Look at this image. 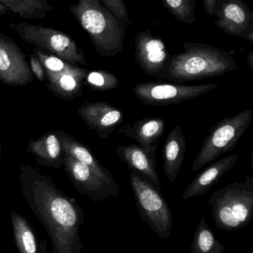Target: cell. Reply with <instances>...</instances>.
Instances as JSON below:
<instances>
[{"label":"cell","instance_id":"1","mask_svg":"<svg viewBox=\"0 0 253 253\" xmlns=\"http://www.w3.org/2000/svg\"><path fill=\"white\" fill-rule=\"evenodd\" d=\"M19 168L22 196L47 232L52 253H80L83 245L80 227L85 223L83 209L75 199L58 189L51 178L30 165ZM46 248V240L40 242L39 253H48Z\"/></svg>","mask_w":253,"mask_h":253},{"label":"cell","instance_id":"2","mask_svg":"<svg viewBox=\"0 0 253 253\" xmlns=\"http://www.w3.org/2000/svg\"><path fill=\"white\" fill-rule=\"evenodd\" d=\"M184 50L171 56L160 79L178 84L215 77L237 68L232 54L219 47L202 43L185 42Z\"/></svg>","mask_w":253,"mask_h":253},{"label":"cell","instance_id":"3","mask_svg":"<svg viewBox=\"0 0 253 253\" xmlns=\"http://www.w3.org/2000/svg\"><path fill=\"white\" fill-rule=\"evenodd\" d=\"M69 11L87 32L95 51L113 57L123 50L126 27L101 0H78Z\"/></svg>","mask_w":253,"mask_h":253},{"label":"cell","instance_id":"4","mask_svg":"<svg viewBox=\"0 0 253 253\" xmlns=\"http://www.w3.org/2000/svg\"><path fill=\"white\" fill-rule=\"evenodd\" d=\"M215 226L231 232L246 227L253 217V178L227 184L209 197Z\"/></svg>","mask_w":253,"mask_h":253},{"label":"cell","instance_id":"5","mask_svg":"<svg viewBox=\"0 0 253 253\" xmlns=\"http://www.w3.org/2000/svg\"><path fill=\"white\" fill-rule=\"evenodd\" d=\"M253 120V110L247 109L223 119L212 126L203 140L192 171L196 172L237 145Z\"/></svg>","mask_w":253,"mask_h":253},{"label":"cell","instance_id":"6","mask_svg":"<svg viewBox=\"0 0 253 253\" xmlns=\"http://www.w3.org/2000/svg\"><path fill=\"white\" fill-rule=\"evenodd\" d=\"M130 184L138 213L143 221L159 237L167 239L172 233L173 218L161 191L133 169L130 174Z\"/></svg>","mask_w":253,"mask_h":253},{"label":"cell","instance_id":"7","mask_svg":"<svg viewBox=\"0 0 253 253\" xmlns=\"http://www.w3.org/2000/svg\"><path fill=\"white\" fill-rule=\"evenodd\" d=\"M8 27L28 44L45 49L71 65H87L83 50L68 34L28 22L9 23Z\"/></svg>","mask_w":253,"mask_h":253},{"label":"cell","instance_id":"8","mask_svg":"<svg viewBox=\"0 0 253 253\" xmlns=\"http://www.w3.org/2000/svg\"><path fill=\"white\" fill-rule=\"evenodd\" d=\"M218 87L217 83L187 85L168 83H140L134 87L138 100L151 106H166L182 103L200 97Z\"/></svg>","mask_w":253,"mask_h":253},{"label":"cell","instance_id":"9","mask_svg":"<svg viewBox=\"0 0 253 253\" xmlns=\"http://www.w3.org/2000/svg\"><path fill=\"white\" fill-rule=\"evenodd\" d=\"M215 25L226 34L253 43V13L243 0H218Z\"/></svg>","mask_w":253,"mask_h":253},{"label":"cell","instance_id":"10","mask_svg":"<svg viewBox=\"0 0 253 253\" xmlns=\"http://www.w3.org/2000/svg\"><path fill=\"white\" fill-rule=\"evenodd\" d=\"M135 58L147 75L160 78L170 62L166 44L150 30L141 31L135 38Z\"/></svg>","mask_w":253,"mask_h":253},{"label":"cell","instance_id":"11","mask_svg":"<svg viewBox=\"0 0 253 253\" xmlns=\"http://www.w3.org/2000/svg\"><path fill=\"white\" fill-rule=\"evenodd\" d=\"M65 171L80 194L95 202L109 197L119 198L118 189L114 188L97 175L92 169L69 155L64 159Z\"/></svg>","mask_w":253,"mask_h":253},{"label":"cell","instance_id":"12","mask_svg":"<svg viewBox=\"0 0 253 253\" xmlns=\"http://www.w3.org/2000/svg\"><path fill=\"white\" fill-rule=\"evenodd\" d=\"M34 76L25 55L14 40L0 32V80L10 86L27 85Z\"/></svg>","mask_w":253,"mask_h":253},{"label":"cell","instance_id":"13","mask_svg":"<svg viewBox=\"0 0 253 253\" xmlns=\"http://www.w3.org/2000/svg\"><path fill=\"white\" fill-rule=\"evenodd\" d=\"M77 114L83 123L102 139L108 138L117 126L124 123V114L108 102H89L82 105Z\"/></svg>","mask_w":253,"mask_h":253},{"label":"cell","instance_id":"14","mask_svg":"<svg viewBox=\"0 0 253 253\" xmlns=\"http://www.w3.org/2000/svg\"><path fill=\"white\" fill-rule=\"evenodd\" d=\"M157 144L151 147H144L135 144L120 145L115 149L119 157L130 169L137 171L149 182L161 191L160 178L156 165Z\"/></svg>","mask_w":253,"mask_h":253},{"label":"cell","instance_id":"15","mask_svg":"<svg viewBox=\"0 0 253 253\" xmlns=\"http://www.w3.org/2000/svg\"><path fill=\"white\" fill-rule=\"evenodd\" d=\"M238 154L226 156L214 162L194 178L182 195L184 200L203 196L218 184L226 172L231 169L239 161Z\"/></svg>","mask_w":253,"mask_h":253},{"label":"cell","instance_id":"16","mask_svg":"<svg viewBox=\"0 0 253 253\" xmlns=\"http://www.w3.org/2000/svg\"><path fill=\"white\" fill-rule=\"evenodd\" d=\"M56 132L65 154L69 155L71 157L74 158L87 166L97 175L108 183L111 187L120 190L119 184L114 179L110 171L100 163L99 161L96 159L89 149L62 129Z\"/></svg>","mask_w":253,"mask_h":253},{"label":"cell","instance_id":"17","mask_svg":"<svg viewBox=\"0 0 253 253\" xmlns=\"http://www.w3.org/2000/svg\"><path fill=\"white\" fill-rule=\"evenodd\" d=\"M40 165L49 168L63 166L65 153L56 131H49L37 139L31 140L27 147Z\"/></svg>","mask_w":253,"mask_h":253},{"label":"cell","instance_id":"18","mask_svg":"<svg viewBox=\"0 0 253 253\" xmlns=\"http://www.w3.org/2000/svg\"><path fill=\"white\" fill-rule=\"evenodd\" d=\"M187 141L179 126L169 132L163 149V170L169 183H175L185 157Z\"/></svg>","mask_w":253,"mask_h":253},{"label":"cell","instance_id":"19","mask_svg":"<svg viewBox=\"0 0 253 253\" xmlns=\"http://www.w3.org/2000/svg\"><path fill=\"white\" fill-rule=\"evenodd\" d=\"M87 73L86 68L79 66L72 71L65 72L46 73L47 87L56 96L65 100H73L83 95V83Z\"/></svg>","mask_w":253,"mask_h":253},{"label":"cell","instance_id":"20","mask_svg":"<svg viewBox=\"0 0 253 253\" xmlns=\"http://www.w3.org/2000/svg\"><path fill=\"white\" fill-rule=\"evenodd\" d=\"M166 129V123L163 119L144 118L134 124L125 125L118 132L138 141L140 146L151 147L157 144Z\"/></svg>","mask_w":253,"mask_h":253},{"label":"cell","instance_id":"21","mask_svg":"<svg viewBox=\"0 0 253 253\" xmlns=\"http://www.w3.org/2000/svg\"><path fill=\"white\" fill-rule=\"evenodd\" d=\"M13 238L19 253H39L38 238L32 224L19 212H10Z\"/></svg>","mask_w":253,"mask_h":253},{"label":"cell","instance_id":"22","mask_svg":"<svg viewBox=\"0 0 253 253\" xmlns=\"http://www.w3.org/2000/svg\"><path fill=\"white\" fill-rule=\"evenodd\" d=\"M9 10L24 19H43L53 7L49 0H0Z\"/></svg>","mask_w":253,"mask_h":253},{"label":"cell","instance_id":"23","mask_svg":"<svg viewBox=\"0 0 253 253\" xmlns=\"http://www.w3.org/2000/svg\"><path fill=\"white\" fill-rule=\"evenodd\" d=\"M226 248L218 240L212 229L202 217L195 232L191 253H223Z\"/></svg>","mask_w":253,"mask_h":253},{"label":"cell","instance_id":"24","mask_svg":"<svg viewBox=\"0 0 253 253\" xmlns=\"http://www.w3.org/2000/svg\"><path fill=\"white\" fill-rule=\"evenodd\" d=\"M165 8L178 20L192 25L196 22V0H162Z\"/></svg>","mask_w":253,"mask_h":253},{"label":"cell","instance_id":"25","mask_svg":"<svg viewBox=\"0 0 253 253\" xmlns=\"http://www.w3.org/2000/svg\"><path fill=\"white\" fill-rule=\"evenodd\" d=\"M86 81L89 88L98 91L113 90L119 84V79L116 76L112 73L102 70L87 73Z\"/></svg>","mask_w":253,"mask_h":253},{"label":"cell","instance_id":"26","mask_svg":"<svg viewBox=\"0 0 253 253\" xmlns=\"http://www.w3.org/2000/svg\"><path fill=\"white\" fill-rule=\"evenodd\" d=\"M34 55L39 59L46 73L56 74L65 72L72 71L77 67V65H71L54 55L47 54L39 49H34Z\"/></svg>","mask_w":253,"mask_h":253},{"label":"cell","instance_id":"27","mask_svg":"<svg viewBox=\"0 0 253 253\" xmlns=\"http://www.w3.org/2000/svg\"><path fill=\"white\" fill-rule=\"evenodd\" d=\"M104 6L107 7L116 17L123 22L126 28L130 26L129 10L126 8L124 0H101Z\"/></svg>","mask_w":253,"mask_h":253},{"label":"cell","instance_id":"28","mask_svg":"<svg viewBox=\"0 0 253 253\" xmlns=\"http://www.w3.org/2000/svg\"><path fill=\"white\" fill-rule=\"evenodd\" d=\"M31 70L32 74L37 77L39 81H45L46 72H45L44 68L39 59L34 55L31 56Z\"/></svg>","mask_w":253,"mask_h":253},{"label":"cell","instance_id":"29","mask_svg":"<svg viewBox=\"0 0 253 253\" xmlns=\"http://www.w3.org/2000/svg\"><path fill=\"white\" fill-rule=\"evenodd\" d=\"M205 11L209 16H215V7L218 0H202Z\"/></svg>","mask_w":253,"mask_h":253},{"label":"cell","instance_id":"30","mask_svg":"<svg viewBox=\"0 0 253 253\" xmlns=\"http://www.w3.org/2000/svg\"><path fill=\"white\" fill-rule=\"evenodd\" d=\"M247 62L248 65L251 67V69L253 70V50L250 51L248 57H247Z\"/></svg>","mask_w":253,"mask_h":253},{"label":"cell","instance_id":"31","mask_svg":"<svg viewBox=\"0 0 253 253\" xmlns=\"http://www.w3.org/2000/svg\"><path fill=\"white\" fill-rule=\"evenodd\" d=\"M9 10L0 2V15L6 14Z\"/></svg>","mask_w":253,"mask_h":253},{"label":"cell","instance_id":"32","mask_svg":"<svg viewBox=\"0 0 253 253\" xmlns=\"http://www.w3.org/2000/svg\"><path fill=\"white\" fill-rule=\"evenodd\" d=\"M1 153H2V147H1V144H0V158H1Z\"/></svg>","mask_w":253,"mask_h":253}]
</instances>
